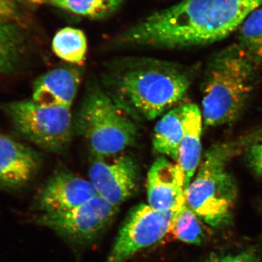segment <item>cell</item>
Wrapping results in <instances>:
<instances>
[{
    "label": "cell",
    "instance_id": "cell-2",
    "mask_svg": "<svg viewBox=\"0 0 262 262\" xmlns=\"http://www.w3.org/2000/svg\"><path fill=\"white\" fill-rule=\"evenodd\" d=\"M113 99L129 115L152 120L177 106L190 87V75L181 66L160 60L124 63L110 80Z\"/></svg>",
    "mask_w": 262,
    "mask_h": 262
},
{
    "label": "cell",
    "instance_id": "cell-21",
    "mask_svg": "<svg viewBox=\"0 0 262 262\" xmlns=\"http://www.w3.org/2000/svg\"><path fill=\"white\" fill-rule=\"evenodd\" d=\"M246 158L251 170L262 177V136L248 146Z\"/></svg>",
    "mask_w": 262,
    "mask_h": 262
},
{
    "label": "cell",
    "instance_id": "cell-7",
    "mask_svg": "<svg viewBox=\"0 0 262 262\" xmlns=\"http://www.w3.org/2000/svg\"><path fill=\"white\" fill-rule=\"evenodd\" d=\"M178 212L162 211L148 204L131 210L115 239L106 262H125L159 242L171 230Z\"/></svg>",
    "mask_w": 262,
    "mask_h": 262
},
{
    "label": "cell",
    "instance_id": "cell-19",
    "mask_svg": "<svg viewBox=\"0 0 262 262\" xmlns=\"http://www.w3.org/2000/svg\"><path fill=\"white\" fill-rule=\"evenodd\" d=\"M201 219L184 203L177 213L170 232L179 241L188 244L199 245L205 238Z\"/></svg>",
    "mask_w": 262,
    "mask_h": 262
},
{
    "label": "cell",
    "instance_id": "cell-4",
    "mask_svg": "<svg viewBox=\"0 0 262 262\" xmlns=\"http://www.w3.org/2000/svg\"><path fill=\"white\" fill-rule=\"evenodd\" d=\"M241 147L239 141L211 146L185 190L186 204L214 228L225 227L232 218L238 188L227 165Z\"/></svg>",
    "mask_w": 262,
    "mask_h": 262
},
{
    "label": "cell",
    "instance_id": "cell-16",
    "mask_svg": "<svg viewBox=\"0 0 262 262\" xmlns=\"http://www.w3.org/2000/svg\"><path fill=\"white\" fill-rule=\"evenodd\" d=\"M52 48L55 54L63 61L82 64L87 54V38L80 29L65 27L53 37Z\"/></svg>",
    "mask_w": 262,
    "mask_h": 262
},
{
    "label": "cell",
    "instance_id": "cell-1",
    "mask_svg": "<svg viewBox=\"0 0 262 262\" xmlns=\"http://www.w3.org/2000/svg\"><path fill=\"white\" fill-rule=\"evenodd\" d=\"M262 0H182L151 13L115 39L122 47L177 50L206 46L236 32Z\"/></svg>",
    "mask_w": 262,
    "mask_h": 262
},
{
    "label": "cell",
    "instance_id": "cell-9",
    "mask_svg": "<svg viewBox=\"0 0 262 262\" xmlns=\"http://www.w3.org/2000/svg\"><path fill=\"white\" fill-rule=\"evenodd\" d=\"M89 176L98 195L119 207L137 192L140 173L134 158L120 153L96 156Z\"/></svg>",
    "mask_w": 262,
    "mask_h": 262
},
{
    "label": "cell",
    "instance_id": "cell-23",
    "mask_svg": "<svg viewBox=\"0 0 262 262\" xmlns=\"http://www.w3.org/2000/svg\"><path fill=\"white\" fill-rule=\"evenodd\" d=\"M18 5L15 0H0V22H13L18 18Z\"/></svg>",
    "mask_w": 262,
    "mask_h": 262
},
{
    "label": "cell",
    "instance_id": "cell-10",
    "mask_svg": "<svg viewBox=\"0 0 262 262\" xmlns=\"http://www.w3.org/2000/svg\"><path fill=\"white\" fill-rule=\"evenodd\" d=\"M148 205L162 211L179 212L185 203L184 176L178 163L160 156L147 175Z\"/></svg>",
    "mask_w": 262,
    "mask_h": 262
},
{
    "label": "cell",
    "instance_id": "cell-17",
    "mask_svg": "<svg viewBox=\"0 0 262 262\" xmlns=\"http://www.w3.org/2000/svg\"><path fill=\"white\" fill-rule=\"evenodd\" d=\"M236 33L237 44L249 55L258 69H261L262 5L248 15Z\"/></svg>",
    "mask_w": 262,
    "mask_h": 262
},
{
    "label": "cell",
    "instance_id": "cell-11",
    "mask_svg": "<svg viewBox=\"0 0 262 262\" xmlns=\"http://www.w3.org/2000/svg\"><path fill=\"white\" fill-rule=\"evenodd\" d=\"M90 181L75 174L58 173L52 177L39 196V206L44 213L70 211L97 195Z\"/></svg>",
    "mask_w": 262,
    "mask_h": 262
},
{
    "label": "cell",
    "instance_id": "cell-14",
    "mask_svg": "<svg viewBox=\"0 0 262 262\" xmlns=\"http://www.w3.org/2000/svg\"><path fill=\"white\" fill-rule=\"evenodd\" d=\"M183 110V134L177 163L184 173L186 190L201 163L203 115L194 103L184 104Z\"/></svg>",
    "mask_w": 262,
    "mask_h": 262
},
{
    "label": "cell",
    "instance_id": "cell-18",
    "mask_svg": "<svg viewBox=\"0 0 262 262\" xmlns=\"http://www.w3.org/2000/svg\"><path fill=\"white\" fill-rule=\"evenodd\" d=\"M123 0H48V3L91 19L107 18L120 9Z\"/></svg>",
    "mask_w": 262,
    "mask_h": 262
},
{
    "label": "cell",
    "instance_id": "cell-24",
    "mask_svg": "<svg viewBox=\"0 0 262 262\" xmlns=\"http://www.w3.org/2000/svg\"><path fill=\"white\" fill-rule=\"evenodd\" d=\"M29 2L35 4H41V3H48V0H29Z\"/></svg>",
    "mask_w": 262,
    "mask_h": 262
},
{
    "label": "cell",
    "instance_id": "cell-6",
    "mask_svg": "<svg viewBox=\"0 0 262 262\" xmlns=\"http://www.w3.org/2000/svg\"><path fill=\"white\" fill-rule=\"evenodd\" d=\"M5 111L15 130L42 149L58 151L70 140L71 108L42 106L31 99L8 103Z\"/></svg>",
    "mask_w": 262,
    "mask_h": 262
},
{
    "label": "cell",
    "instance_id": "cell-5",
    "mask_svg": "<svg viewBox=\"0 0 262 262\" xmlns=\"http://www.w3.org/2000/svg\"><path fill=\"white\" fill-rule=\"evenodd\" d=\"M110 95L92 88L84 98L77 128L96 156L120 154L135 144L138 128Z\"/></svg>",
    "mask_w": 262,
    "mask_h": 262
},
{
    "label": "cell",
    "instance_id": "cell-15",
    "mask_svg": "<svg viewBox=\"0 0 262 262\" xmlns=\"http://www.w3.org/2000/svg\"><path fill=\"white\" fill-rule=\"evenodd\" d=\"M183 106H174L164 114L155 127L153 151L177 163L183 134Z\"/></svg>",
    "mask_w": 262,
    "mask_h": 262
},
{
    "label": "cell",
    "instance_id": "cell-12",
    "mask_svg": "<svg viewBox=\"0 0 262 262\" xmlns=\"http://www.w3.org/2000/svg\"><path fill=\"white\" fill-rule=\"evenodd\" d=\"M39 163L31 148L0 134V188L24 185L35 174Z\"/></svg>",
    "mask_w": 262,
    "mask_h": 262
},
{
    "label": "cell",
    "instance_id": "cell-13",
    "mask_svg": "<svg viewBox=\"0 0 262 262\" xmlns=\"http://www.w3.org/2000/svg\"><path fill=\"white\" fill-rule=\"evenodd\" d=\"M80 83V73L74 67H62L39 77L33 86L32 99L42 106L71 108Z\"/></svg>",
    "mask_w": 262,
    "mask_h": 262
},
{
    "label": "cell",
    "instance_id": "cell-8",
    "mask_svg": "<svg viewBox=\"0 0 262 262\" xmlns=\"http://www.w3.org/2000/svg\"><path fill=\"white\" fill-rule=\"evenodd\" d=\"M119 207L100 195L61 213H44L41 223L75 244L97 238L116 216Z\"/></svg>",
    "mask_w": 262,
    "mask_h": 262
},
{
    "label": "cell",
    "instance_id": "cell-20",
    "mask_svg": "<svg viewBox=\"0 0 262 262\" xmlns=\"http://www.w3.org/2000/svg\"><path fill=\"white\" fill-rule=\"evenodd\" d=\"M21 36L13 22H0V73L11 70L18 58Z\"/></svg>",
    "mask_w": 262,
    "mask_h": 262
},
{
    "label": "cell",
    "instance_id": "cell-3",
    "mask_svg": "<svg viewBox=\"0 0 262 262\" xmlns=\"http://www.w3.org/2000/svg\"><path fill=\"white\" fill-rule=\"evenodd\" d=\"M259 70L237 42L212 57L206 70L202 99L205 125H228L244 113Z\"/></svg>",
    "mask_w": 262,
    "mask_h": 262
},
{
    "label": "cell",
    "instance_id": "cell-22",
    "mask_svg": "<svg viewBox=\"0 0 262 262\" xmlns=\"http://www.w3.org/2000/svg\"><path fill=\"white\" fill-rule=\"evenodd\" d=\"M204 262H259L256 251L249 249L242 252L213 256Z\"/></svg>",
    "mask_w": 262,
    "mask_h": 262
}]
</instances>
